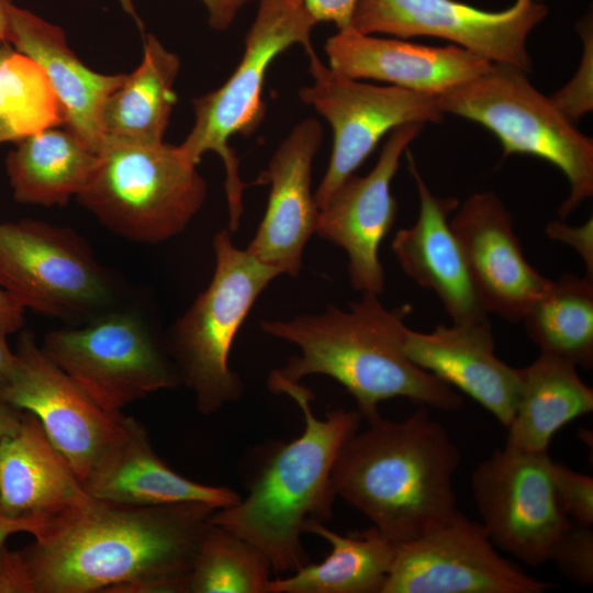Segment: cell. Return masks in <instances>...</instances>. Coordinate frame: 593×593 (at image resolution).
<instances>
[{"mask_svg":"<svg viewBox=\"0 0 593 593\" xmlns=\"http://www.w3.org/2000/svg\"><path fill=\"white\" fill-rule=\"evenodd\" d=\"M217 508L200 502L137 506L89 496L46 519L34 541L4 547L10 593H184Z\"/></svg>","mask_w":593,"mask_h":593,"instance_id":"cell-1","label":"cell"},{"mask_svg":"<svg viewBox=\"0 0 593 593\" xmlns=\"http://www.w3.org/2000/svg\"><path fill=\"white\" fill-rule=\"evenodd\" d=\"M555 497L563 514L581 526L593 524V478L552 460Z\"/></svg>","mask_w":593,"mask_h":593,"instance_id":"cell-34","label":"cell"},{"mask_svg":"<svg viewBox=\"0 0 593 593\" xmlns=\"http://www.w3.org/2000/svg\"><path fill=\"white\" fill-rule=\"evenodd\" d=\"M406 305L387 309L379 295L362 293L348 311L329 305L324 313L288 321H261L264 333L294 344L300 355L276 371L289 381L323 374L355 398L368 422L380 416L379 404L405 398L421 406L454 411L462 398L450 385L418 367L406 355Z\"/></svg>","mask_w":593,"mask_h":593,"instance_id":"cell-3","label":"cell"},{"mask_svg":"<svg viewBox=\"0 0 593 593\" xmlns=\"http://www.w3.org/2000/svg\"><path fill=\"white\" fill-rule=\"evenodd\" d=\"M41 347L109 412L180 384L165 345L133 313L110 310L82 326L48 332Z\"/></svg>","mask_w":593,"mask_h":593,"instance_id":"cell-10","label":"cell"},{"mask_svg":"<svg viewBox=\"0 0 593 593\" xmlns=\"http://www.w3.org/2000/svg\"><path fill=\"white\" fill-rule=\"evenodd\" d=\"M522 321L540 353L593 367V278L566 273L551 281Z\"/></svg>","mask_w":593,"mask_h":593,"instance_id":"cell-29","label":"cell"},{"mask_svg":"<svg viewBox=\"0 0 593 593\" xmlns=\"http://www.w3.org/2000/svg\"><path fill=\"white\" fill-rule=\"evenodd\" d=\"M409 170L415 181L419 210L414 225L399 230L392 250L404 272L440 300L454 323L488 320L471 280L449 214L459 205L452 197L435 195L406 150Z\"/></svg>","mask_w":593,"mask_h":593,"instance_id":"cell-20","label":"cell"},{"mask_svg":"<svg viewBox=\"0 0 593 593\" xmlns=\"http://www.w3.org/2000/svg\"><path fill=\"white\" fill-rule=\"evenodd\" d=\"M450 225L485 311L507 321H522L552 280L525 258L503 202L494 192H475L459 208Z\"/></svg>","mask_w":593,"mask_h":593,"instance_id":"cell-17","label":"cell"},{"mask_svg":"<svg viewBox=\"0 0 593 593\" xmlns=\"http://www.w3.org/2000/svg\"><path fill=\"white\" fill-rule=\"evenodd\" d=\"M547 13V7L537 0H516L497 12L458 0H358L351 27L399 38H443L493 64L528 72L527 38Z\"/></svg>","mask_w":593,"mask_h":593,"instance_id":"cell-12","label":"cell"},{"mask_svg":"<svg viewBox=\"0 0 593 593\" xmlns=\"http://www.w3.org/2000/svg\"><path fill=\"white\" fill-rule=\"evenodd\" d=\"M444 113L477 122L493 133L503 158L514 154L541 158L567 177L570 193L559 206L566 217L593 194V141L575 127L551 97L538 91L527 72L505 64L439 96Z\"/></svg>","mask_w":593,"mask_h":593,"instance_id":"cell-8","label":"cell"},{"mask_svg":"<svg viewBox=\"0 0 593 593\" xmlns=\"http://www.w3.org/2000/svg\"><path fill=\"white\" fill-rule=\"evenodd\" d=\"M301 4L316 23L327 22L338 30L351 27V19L358 0H294Z\"/></svg>","mask_w":593,"mask_h":593,"instance_id":"cell-36","label":"cell"},{"mask_svg":"<svg viewBox=\"0 0 593 593\" xmlns=\"http://www.w3.org/2000/svg\"><path fill=\"white\" fill-rule=\"evenodd\" d=\"M424 125L410 123L392 130L371 171L348 176L318 209L315 233L346 251L349 281L362 293L380 295L384 291L379 248L398 211L391 181Z\"/></svg>","mask_w":593,"mask_h":593,"instance_id":"cell-16","label":"cell"},{"mask_svg":"<svg viewBox=\"0 0 593 593\" xmlns=\"http://www.w3.org/2000/svg\"><path fill=\"white\" fill-rule=\"evenodd\" d=\"M65 125L64 109L41 66L0 44V144Z\"/></svg>","mask_w":593,"mask_h":593,"instance_id":"cell-30","label":"cell"},{"mask_svg":"<svg viewBox=\"0 0 593 593\" xmlns=\"http://www.w3.org/2000/svg\"><path fill=\"white\" fill-rule=\"evenodd\" d=\"M546 234L572 247L586 268V276L593 278V219L578 226H570L562 220L552 221L546 226Z\"/></svg>","mask_w":593,"mask_h":593,"instance_id":"cell-35","label":"cell"},{"mask_svg":"<svg viewBox=\"0 0 593 593\" xmlns=\"http://www.w3.org/2000/svg\"><path fill=\"white\" fill-rule=\"evenodd\" d=\"M257 1L239 64L222 86L192 100L194 123L179 145L197 166L206 152L222 159L230 233L239 226L247 186L239 177V159L230 141L235 135L248 137L260 126L266 113L262 92L268 68L293 45L312 47L311 32L317 24L294 0Z\"/></svg>","mask_w":593,"mask_h":593,"instance_id":"cell-7","label":"cell"},{"mask_svg":"<svg viewBox=\"0 0 593 593\" xmlns=\"http://www.w3.org/2000/svg\"><path fill=\"white\" fill-rule=\"evenodd\" d=\"M570 581L581 585L593 583L592 526L572 524L553 544L549 559Z\"/></svg>","mask_w":593,"mask_h":593,"instance_id":"cell-33","label":"cell"},{"mask_svg":"<svg viewBox=\"0 0 593 593\" xmlns=\"http://www.w3.org/2000/svg\"><path fill=\"white\" fill-rule=\"evenodd\" d=\"M13 7L12 0H0V44L9 42Z\"/></svg>","mask_w":593,"mask_h":593,"instance_id":"cell-42","label":"cell"},{"mask_svg":"<svg viewBox=\"0 0 593 593\" xmlns=\"http://www.w3.org/2000/svg\"><path fill=\"white\" fill-rule=\"evenodd\" d=\"M305 51L312 83L302 87L298 96L333 130L328 166L314 193L320 209L333 191L355 174L385 134L410 123H439L445 113L435 96L392 85L361 82L323 64L313 47Z\"/></svg>","mask_w":593,"mask_h":593,"instance_id":"cell-11","label":"cell"},{"mask_svg":"<svg viewBox=\"0 0 593 593\" xmlns=\"http://www.w3.org/2000/svg\"><path fill=\"white\" fill-rule=\"evenodd\" d=\"M305 533L325 539L331 552L320 563L307 562L287 578L271 579L268 593H382L398 544L374 526L340 535L312 522Z\"/></svg>","mask_w":593,"mask_h":593,"instance_id":"cell-28","label":"cell"},{"mask_svg":"<svg viewBox=\"0 0 593 593\" xmlns=\"http://www.w3.org/2000/svg\"><path fill=\"white\" fill-rule=\"evenodd\" d=\"M206 194L179 145L105 143L76 198L113 234L157 244L182 233Z\"/></svg>","mask_w":593,"mask_h":593,"instance_id":"cell-5","label":"cell"},{"mask_svg":"<svg viewBox=\"0 0 593 593\" xmlns=\"http://www.w3.org/2000/svg\"><path fill=\"white\" fill-rule=\"evenodd\" d=\"M15 365L0 400L33 413L81 483L118 433L124 414L97 404L54 363L30 331L21 332Z\"/></svg>","mask_w":593,"mask_h":593,"instance_id":"cell-15","label":"cell"},{"mask_svg":"<svg viewBox=\"0 0 593 593\" xmlns=\"http://www.w3.org/2000/svg\"><path fill=\"white\" fill-rule=\"evenodd\" d=\"M89 496L40 419L23 411L18 430L0 440V514L44 525Z\"/></svg>","mask_w":593,"mask_h":593,"instance_id":"cell-24","label":"cell"},{"mask_svg":"<svg viewBox=\"0 0 593 593\" xmlns=\"http://www.w3.org/2000/svg\"><path fill=\"white\" fill-rule=\"evenodd\" d=\"M9 43L41 66L64 109L65 125L98 154L103 144V107L125 74L92 70L70 49L63 29L16 5Z\"/></svg>","mask_w":593,"mask_h":593,"instance_id":"cell-23","label":"cell"},{"mask_svg":"<svg viewBox=\"0 0 593 593\" xmlns=\"http://www.w3.org/2000/svg\"><path fill=\"white\" fill-rule=\"evenodd\" d=\"M42 527L43 522L38 518H12L0 514V555L10 535L26 532L36 536Z\"/></svg>","mask_w":593,"mask_h":593,"instance_id":"cell-39","label":"cell"},{"mask_svg":"<svg viewBox=\"0 0 593 593\" xmlns=\"http://www.w3.org/2000/svg\"><path fill=\"white\" fill-rule=\"evenodd\" d=\"M209 286L171 326L165 349L200 414L211 415L243 394L230 367L235 337L259 294L281 272L236 247L228 230L214 235Z\"/></svg>","mask_w":593,"mask_h":593,"instance_id":"cell-6","label":"cell"},{"mask_svg":"<svg viewBox=\"0 0 593 593\" xmlns=\"http://www.w3.org/2000/svg\"><path fill=\"white\" fill-rule=\"evenodd\" d=\"M268 387L298 404L303 432L287 444L279 443L251 479L247 495L217 508L210 522L257 546L269 558L273 572L292 573L309 562L301 540L306 526L325 524L333 517L334 465L344 444L359 429L361 415L336 409L318 418L311 406V390L276 370Z\"/></svg>","mask_w":593,"mask_h":593,"instance_id":"cell-4","label":"cell"},{"mask_svg":"<svg viewBox=\"0 0 593 593\" xmlns=\"http://www.w3.org/2000/svg\"><path fill=\"white\" fill-rule=\"evenodd\" d=\"M0 286L25 310L88 322L110 310L108 272L75 231L23 219L0 222Z\"/></svg>","mask_w":593,"mask_h":593,"instance_id":"cell-9","label":"cell"},{"mask_svg":"<svg viewBox=\"0 0 593 593\" xmlns=\"http://www.w3.org/2000/svg\"><path fill=\"white\" fill-rule=\"evenodd\" d=\"M577 366L540 353L519 369L521 389L505 447L548 451L552 436L574 418L593 411V390L579 377Z\"/></svg>","mask_w":593,"mask_h":593,"instance_id":"cell-26","label":"cell"},{"mask_svg":"<svg viewBox=\"0 0 593 593\" xmlns=\"http://www.w3.org/2000/svg\"><path fill=\"white\" fill-rule=\"evenodd\" d=\"M179 69V56L155 35H145L139 65L125 74L103 107V144L163 143L177 102L174 87Z\"/></svg>","mask_w":593,"mask_h":593,"instance_id":"cell-25","label":"cell"},{"mask_svg":"<svg viewBox=\"0 0 593 593\" xmlns=\"http://www.w3.org/2000/svg\"><path fill=\"white\" fill-rule=\"evenodd\" d=\"M461 461L446 428L419 406L403 421L381 415L342 447L336 496L395 544L414 539L459 510L452 478Z\"/></svg>","mask_w":593,"mask_h":593,"instance_id":"cell-2","label":"cell"},{"mask_svg":"<svg viewBox=\"0 0 593 593\" xmlns=\"http://www.w3.org/2000/svg\"><path fill=\"white\" fill-rule=\"evenodd\" d=\"M25 309L0 286V328L8 335L20 331L25 322Z\"/></svg>","mask_w":593,"mask_h":593,"instance_id":"cell-38","label":"cell"},{"mask_svg":"<svg viewBox=\"0 0 593 593\" xmlns=\"http://www.w3.org/2000/svg\"><path fill=\"white\" fill-rule=\"evenodd\" d=\"M251 1L256 0H201L208 13V22L215 31H226L239 11Z\"/></svg>","mask_w":593,"mask_h":593,"instance_id":"cell-37","label":"cell"},{"mask_svg":"<svg viewBox=\"0 0 593 593\" xmlns=\"http://www.w3.org/2000/svg\"><path fill=\"white\" fill-rule=\"evenodd\" d=\"M7 336L0 328V388L9 381L15 365V355L9 347Z\"/></svg>","mask_w":593,"mask_h":593,"instance_id":"cell-41","label":"cell"},{"mask_svg":"<svg viewBox=\"0 0 593 593\" xmlns=\"http://www.w3.org/2000/svg\"><path fill=\"white\" fill-rule=\"evenodd\" d=\"M583 42L579 67L571 80L551 96L555 104L573 123L593 109V29L591 14L578 24Z\"/></svg>","mask_w":593,"mask_h":593,"instance_id":"cell-32","label":"cell"},{"mask_svg":"<svg viewBox=\"0 0 593 593\" xmlns=\"http://www.w3.org/2000/svg\"><path fill=\"white\" fill-rule=\"evenodd\" d=\"M551 588L499 555L483 525L458 511L398 544L382 593H542Z\"/></svg>","mask_w":593,"mask_h":593,"instance_id":"cell-14","label":"cell"},{"mask_svg":"<svg viewBox=\"0 0 593 593\" xmlns=\"http://www.w3.org/2000/svg\"><path fill=\"white\" fill-rule=\"evenodd\" d=\"M82 485L94 499L137 506L200 502L222 508L240 499L231 488L199 483L170 469L143 424L126 415Z\"/></svg>","mask_w":593,"mask_h":593,"instance_id":"cell-22","label":"cell"},{"mask_svg":"<svg viewBox=\"0 0 593 593\" xmlns=\"http://www.w3.org/2000/svg\"><path fill=\"white\" fill-rule=\"evenodd\" d=\"M98 154L66 125L15 143L5 159L13 198L22 204L64 206L85 187Z\"/></svg>","mask_w":593,"mask_h":593,"instance_id":"cell-27","label":"cell"},{"mask_svg":"<svg viewBox=\"0 0 593 593\" xmlns=\"http://www.w3.org/2000/svg\"><path fill=\"white\" fill-rule=\"evenodd\" d=\"M548 451L496 449L471 474L475 506L492 544L536 567L571 525L557 504Z\"/></svg>","mask_w":593,"mask_h":593,"instance_id":"cell-13","label":"cell"},{"mask_svg":"<svg viewBox=\"0 0 593 593\" xmlns=\"http://www.w3.org/2000/svg\"><path fill=\"white\" fill-rule=\"evenodd\" d=\"M322 141L320 121L309 118L299 122L256 181L268 183L270 192L264 217L246 249L281 275H299L304 248L316 230L318 208L311 181Z\"/></svg>","mask_w":593,"mask_h":593,"instance_id":"cell-18","label":"cell"},{"mask_svg":"<svg viewBox=\"0 0 593 593\" xmlns=\"http://www.w3.org/2000/svg\"><path fill=\"white\" fill-rule=\"evenodd\" d=\"M272 572L262 550L210 522L194 553L184 593H268Z\"/></svg>","mask_w":593,"mask_h":593,"instance_id":"cell-31","label":"cell"},{"mask_svg":"<svg viewBox=\"0 0 593 593\" xmlns=\"http://www.w3.org/2000/svg\"><path fill=\"white\" fill-rule=\"evenodd\" d=\"M328 66L353 79L439 96L486 72L492 63L457 45L428 46L406 38L378 37L353 27L327 38Z\"/></svg>","mask_w":593,"mask_h":593,"instance_id":"cell-19","label":"cell"},{"mask_svg":"<svg viewBox=\"0 0 593 593\" xmlns=\"http://www.w3.org/2000/svg\"><path fill=\"white\" fill-rule=\"evenodd\" d=\"M22 415L23 411L0 400V440L18 430Z\"/></svg>","mask_w":593,"mask_h":593,"instance_id":"cell-40","label":"cell"},{"mask_svg":"<svg viewBox=\"0 0 593 593\" xmlns=\"http://www.w3.org/2000/svg\"><path fill=\"white\" fill-rule=\"evenodd\" d=\"M404 349L418 367L472 398L505 427L510 425L521 374L495 355L489 320L440 325L429 333L407 328Z\"/></svg>","mask_w":593,"mask_h":593,"instance_id":"cell-21","label":"cell"}]
</instances>
